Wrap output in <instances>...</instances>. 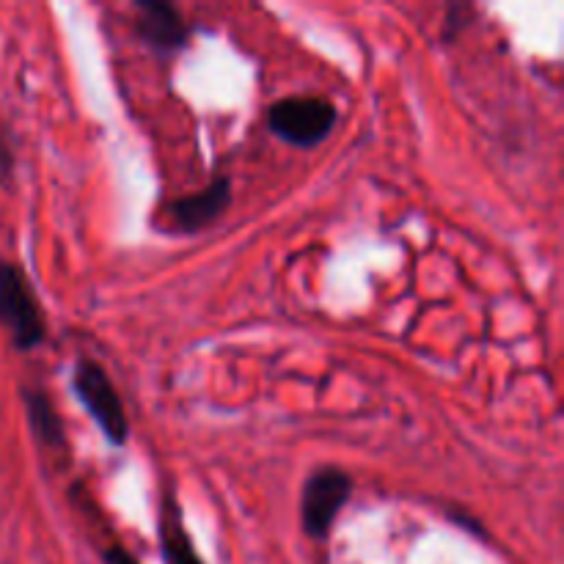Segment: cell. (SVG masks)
<instances>
[{"label":"cell","instance_id":"8992f818","mask_svg":"<svg viewBox=\"0 0 564 564\" xmlns=\"http://www.w3.org/2000/svg\"><path fill=\"white\" fill-rule=\"evenodd\" d=\"M138 33L149 47L158 53H174L182 50L187 42V25L180 17V11L171 3H160V0H138Z\"/></svg>","mask_w":564,"mask_h":564},{"label":"cell","instance_id":"3957f363","mask_svg":"<svg viewBox=\"0 0 564 564\" xmlns=\"http://www.w3.org/2000/svg\"><path fill=\"white\" fill-rule=\"evenodd\" d=\"M334 124L336 108L325 97H286L275 102L268 113L270 132L301 149L323 143Z\"/></svg>","mask_w":564,"mask_h":564},{"label":"cell","instance_id":"9c48e42d","mask_svg":"<svg viewBox=\"0 0 564 564\" xmlns=\"http://www.w3.org/2000/svg\"><path fill=\"white\" fill-rule=\"evenodd\" d=\"M105 564H138V560L127 549H119V545H110V549L105 551Z\"/></svg>","mask_w":564,"mask_h":564},{"label":"cell","instance_id":"5b68a950","mask_svg":"<svg viewBox=\"0 0 564 564\" xmlns=\"http://www.w3.org/2000/svg\"><path fill=\"white\" fill-rule=\"evenodd\" d=\"M231 204V182L215 180L204 191L182 196L165 207L171 229L176 231H202L213 226Z\"/></svg>","mask_w":564,"mask_h":564},{"label":"cell","instance_id":"7a4b0ae2","mask_svg":"<svg viewBox=\"0 0 564 564\" xmlns=\"http://www.w3.org/2000/svg\"><path fill=\"white\" fill-rule=\"evenodd\" d=\"M72 389H75L77 400L88 411V416L97 422L105 438L113 446H124L130 438V422H127L124 405L119 400V391L110 383L108 372L99 364L83 361L75 364V375H72Z\"/></svg>","mask_w":564,"mask_h":564},{"label":"cell","instance_id":"52a82bcc","mask_svg":"<svg viewBox=\"0 0 564 564\" xmlns=\"http://www.w3.org/2000/svg\"><path fill=\"white\" fill-rule=\"evenodd\" d=\"M158 534L165 564H204L202 556L193 549L191 534L185 532V523H182V512L180 505H176L174 490H165L163 501H160Z\"/></svg>","mask_w":564,"mask_h":564},{"label":"cell","instance_id":"ba28073f","mask_svg":"<svg viewBox=\"0 0 564 564\" xmlns=\"http://www.w3.org/2000/svg\"><path fill=\"white\" fill-rule=\"evenodd\" d=\"M22 402H25L28 424H31L39 444L50 446V449H64L66 446L64 424H61V416L53 408V402H50V397L44 394V391L25 389L22 391Z\"/></svg>","mask_w":564,"mask_h":564},{"label":"cell","instance_id":"277c9868","mask_svg":"<svg viewBox=\"0 0 564 564\" xmlns=\"http://www.w3.org/2000/svg\"><path fill=\"white\" fill-rule=\"evenodd\" d=\"M352 494V479L341 468H319L306 479L301 499L303 532L314 540H325L330 534L336 516L347 505Z\"/></svg>","mask_w":564,"mask_h":564},{"label":"cell","instance_id":"6da1fadb","mask_svg":"<svg viewBox=\"0 0 564 564\" xmlns=\"http://www.w3.org/2000/svg\"><path fill=\"white\" fill-rule=\"evenodd\" d=\"M0 325L20 352L42 345L47 334L31 281L14 262H0Z\"/></svg>","mask_w":564,"mask_h":564}]
</instances>
